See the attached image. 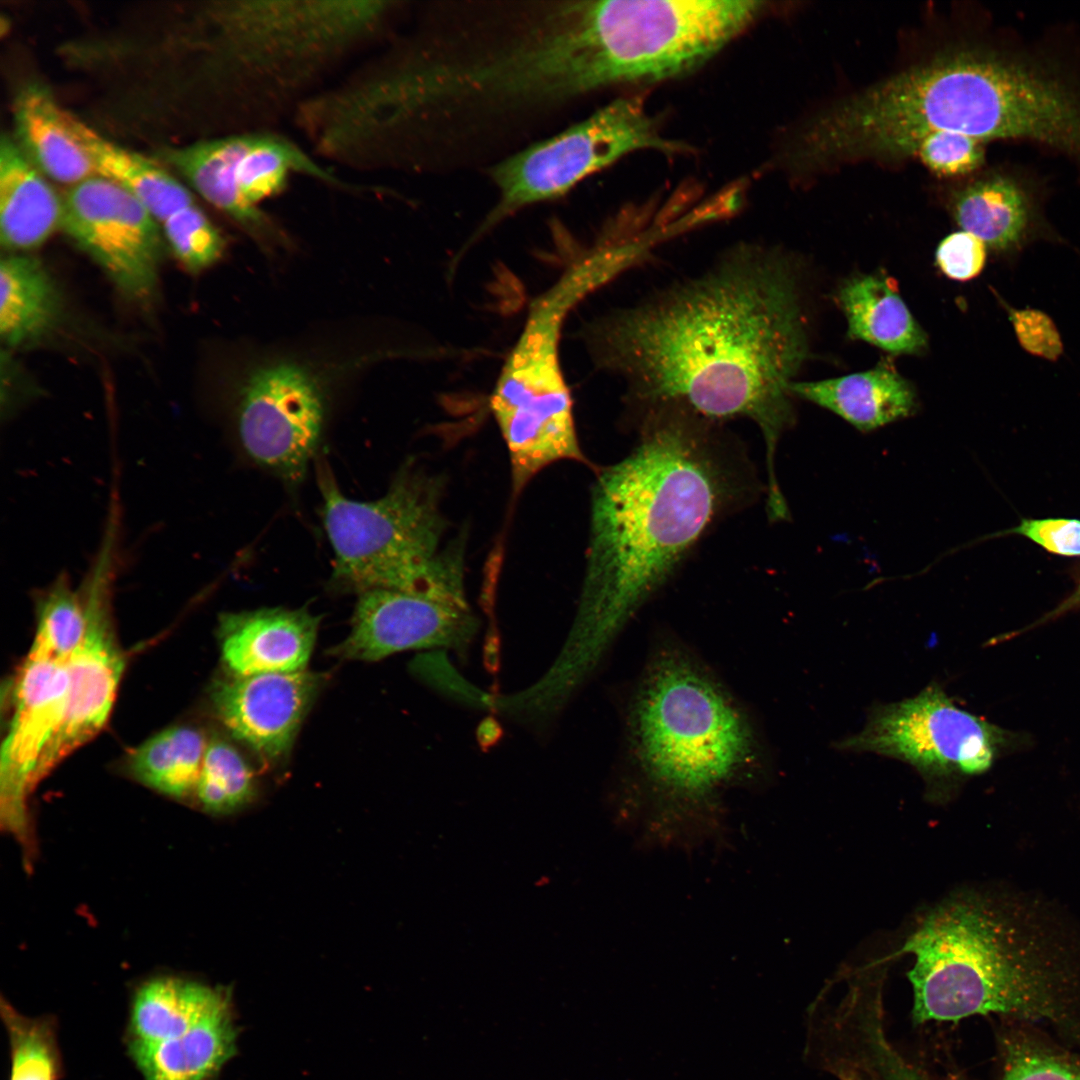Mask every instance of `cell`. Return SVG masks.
<instances>
[{"mask_svg":"<svg viewBox=\"0 0 1080 1080\" xmlns=\"http://www.w3.org/2000/svg\"><path fill=\"white\" fill-rule=\"evenodd\" d=\"M62 196L25 156L14 138L0 142V242L8 251L42 245L61 227Z\"/></svg>","mask_w":1080,"mask_h":1080,"instance_id":"d6986e66","label":"cell"},{"mask_svg":"<svg viewBox=\"0 0 1080 1080\" xmlns=\"http://www.w3.org/2000/svg\"><path fill=\"white\" fill-rule=\"evenodd\" d=\"M207 745L203 734L194 728L166 729L135 749L129 769L136 780L151 789L184 799L194 795Z\"/></svg>","mask_w":1080,"mask_h":1080,"instance_id":"484cf974","label":"cell"},{"mask_svg":"<svg viewBox=\"0 0 1080 1080\" xmlns=\"http://www.w3.org/2000/svg\"><path fill=\"white\" fill-rule=\"evenodd\" d=\"M636 446L591 492L582 614L600 645L678 571L712 526L762 487L742 443L681 406L633 416Z\"/></svg>","mask_w":1080,"mask_h":1080,"instance_id":"7a4b0ae2","label":"cell"},{"mask_svg":"<svg viewBox=\"0 0 1080 1080\" xmlns=\"http://www.w3.org/2000/svg\"><path fill=\"white\" fill-rule=\"evenodd\" d=\"M61 196L65 233L125 296L149 301L158 282L159 223L130 192L99 175Z\"/></svg>","mask_w":1080,"mask_h":1080,"instance_id":"7c38bea8","label":"cell"},{"mask_svg":"<svg viewBox=\"0 0 1080 1080\" xmlns=\"http://www.w3.org/2000/svg\"><path fill=\"white\" fill-rule=\"evenodd\" d=\"M230 999L225 988L178 976L143 982L132 997L126 1031L127 1050L180 1037Z\"/></svg>","mask_w":1080,"mask_h":1080,"instance_id":"44dd1931","label":"cell"},{"mask_svg":"<svg viewBox=\"0 0 1080 1080\" xmlns=\"http://www.w3.org/2000/svg\"><path fill=\"white\" fill-rule=\"evenodd\" d=\"M489 32L441 44L422 32L394 55L385 79L393 115L434 137L466 125L544 109L601 89L590 0L489 9Z\"/></svg>","mask_w":1080,"mask_h":1080,"instance_id":"3957f363","label":"cell"},{"mask_svg":"<svg viewBox=\"0 0 1080 1080\" xmlns=\"http://www.w3.org/2000/svg\"><path fill=\"white\" fill-rule=\"evenodd\" d=\"M987 246L977 236L958 231L944 238L937 247L936 263L950 279L969 281L984 269Z\"/></svg>","mask_w":1080,"mask_h":1080,"instance_id":"e575fe53","label":"cell"},{"mask_svg":"<svg viewBox=\"0 0 1080 1080\" xmlns=\"http://www.w3.org/2000/svg\"><path fill=\"white\" fill-rule=\"evenodd\" d=\"M68 690L66 663L27 655L0 760L1 826L21 847L26 866L36 851L27 800L40 760L64 719Z\"/></svg>","mask_w":1080,"mask_h":1080,"instance_id":"4fadbf2b","label":"cell"},{"mask_svg":"<svg viewBox=\"0 0 1080 1080\" xmlns=\"http://www.w3.org/2000/svg\"><path fill=\"white\" fill-rule=\"evenodd\" d=\"M843 1080H862V1079L860 1077H857V1076H847Z\"/></svg>","mask_w":1080,"mask_h":1080,"instance_id":"8d00e7d4","label":"cell"},{"mask_svg":"<svg viewBox=\"0 0 1080 1080\" xmlns=\"http://www.w3.org/2000/svg\"><path fill=\"white\" fill-rule=\"evenodd\" d=\"M61 298L54 280L36 258L8 255L0 262V336L19 348L46 336L56 325Z\"/></svg>","mask_w":1080,"mask_h":1080,"instance_id":"cb8c5ba5","label":"cell"},{"mask_svg":"<svg viewBox=\"0 0 1080 1080\" xmlns=\"http://www.w3.org/2000/svg\"><path fill=\"white\" fill-rule=\"evenodd\" d=\"M323 392L307 369L292 362L251 370L235 407L238 437L247 455L289 484L300 482L321 442Z\"/></svg>","mask_w":1080,"mask_h":1080,"instance_id":"30bf717a","label":"cell"},{"mask_svg":"<svg viewBox=\"0 0 1080 1080\" xmlns=\"http://www.w3.org/2000/svg\"><path fill=\"white\" fill-rule=\"evenodd\" d=\"M348 636L331 653L376 661L419 648H463L477 630L469 605L405 592L372 589L358 594Z\"/></svg>","mask_w":1080,"mask_h":1080,"instance_id":"5bb4252c","label":"cell"},{"mask_svg":"<svg viewBox=\"0 0 1080 1080\" xmlns=\"http://www.w3.org/2000/svg\"><path fill=\"white\" fill-rule=\"evenodd\" d=\"M77 127L97 175L125 188L159 224L195 203L190 191L151 159L107 140L80 120Z\"/></svg>","mask_w":1080,"mask_h":1080,"instance_id":"d4e9b609","label":"cell"},{"mask_svg":"<svg viewBox=\"0 0 1080 1080\" xmlns=\"http://www.w3.org/2000/svg\"><path fill=\"white\" fill-rule=\"evenodd\" d=\"M791 393L830 410L861 432L911 416L917 408L913 387L888 364L838 378L796 381Z\"/></svg>","mask_w":1080,"mask_h":1080,"instance_id":"ffe728a7","label":"cell"},{"mask_svg":"<svg viewBox=\"0 0 1080 1080\" xmlns=\"http://www.w3.org/2000/svg\"><path fill=\"white\" fill-rule=\"evenodd\" d=\"M323 521L335 555L333 584L358 594L386 589L467 606L463 543L443 545L442 480L407 463L375 501L347 498L317 467Z\"/></svg>","mask_w":1080,"mask_h":1080,"instance_id":"5b68a950","label":"cell"},{"mask_svg":"<svg viewBox=\"0 0 1080 1080\" xmlns=\"http://www.w3.org/2000/svg\"><path fill=\"white\" fill-rule=\"evenodd\" d=\"M37 626L28 655L66 663L80 645L86 614L80 591L65 572L37 598Z\"/></svg>","mask_w":1080,"mask_h":1080,"instance_id":"83f0119b","label":"cell"},{"mask_svg":"<svg viewBox=\"0 0 1080 1080\" xmlns=\"http://www.w3.org/2000/svg\"><path fill=\"white\" fill-rule=\"evenodd\" d=\"M163 154L206 202L267 247L287 237L260 204L285 191L293 177L361 192L280 130L220 134Z\"/></svg>","mask_w":1080,"mask_h":1080,"instance_id":"ba28073f","label":"cell"},{"mask_svg":"<svg viewBox=\"0 0 1080 1080\" xmlns=\"http://www.w3.org/2000/svg\"><path fill=\"white\" fill-rule=\"evenodd\" d=\"M231 998L180 1037L128 1050L144 1080H210L233 1055Z\"/></svg>","mask_w":1080,"mask_h":1080,"instance_id":"603a6c76","label":"cell"},{"mask_svg":"<svg viewBox=\"0 0 1080 1080\" xmlns=\"http://www.w3.org/2000/svg\"><path fill=\"white\" fill-rule=\"evenodd\" d=\"M1002 1080H1080V1068L1028 1040L1006 1046Z\"/></svg>","mask_w":1080,"mask_h":1080,"instance_id":"1f68e13d","label":"cell"},{"mask_svg":"<svg viewBox=\"0 0 1080 1080\" xmlns=\"http://www.w3.org/2000/svg\"><path fill=\"white\" fill-rule=\"evenodd\" d=\"M1079 606H1080V582L1078 583L1075 590L1065 600H1063L1057 607H1055L1052 611H1050L1047 615H1045L1041 620H1039L1038 623H1043V622H1045L1047 620H1050L1052 618H1056V617L1060 616L1061 614L1066 613V612H1068L1070 610H1073V609H1075V608H1077Z\"/></svg>","mask_w":1080,"mask_h":1080,"instance_id":"d590c367","label":"cell"},{"mask_svg":"<svg viewBox=\"0 0 1080 1080\" xmlns=\"http://www.w3.org/2000/svg\"><path fill=\"white\" fill-rule=\"evenodd\" d=\"M646 149L674 154L687 147L662 137L639 98L625 97L506 157L489 170L498 199L467 246L521 209L558 199L586 177Z\"/></svg>","mask_w":1080,"mask_h":1080,"instance_id":"52a82bcc","label":"cell"},{"mask_svg":"<svg viewBox=\"0 0 1080 1080\" xmlns=\"http://www.w3.org/2000/svg\"><path fill=\"white\" fill-rule=\"evenodd\" d=\"M1016 534L1044 550L1066 557L1080 556V520L1074 518L1022 519L1010 529L994 536Z\"/></svg>","mask_w":1080,"mask_h":1080,"instance_id":"836d02e7","label":"cell"},{"mask_svg":"<svg viewBox=\"0 0 1080 1080\" xmlns=\"http://www.w3.org/2000/svg\"><path fill=\"white\" fill-rule=\"evenodd\" d=\"M848 324V336L892 354H919L927 337L901 298L895 283L880 274H860L842 283L837 293Z\"/></svg>","mask_w":1080,"mask_h":1080,"instance_id":"7402d4cb","label":"cell"},{"mask_svg":"<svg viewBox=\"0 0 1080 1080\" xmlns=\"http://www.w3.org/2000/svg\"><path fill=\"white\" fill-rule=\"evenodd\" d=\"M78 120L39 82L26 84L14 99L15 142L45 177L68 187L97 175Z\"/></svg>","mask_w":1080,"mask_h":1080,"instance_id":"ac0fdd59","label":"cell"},{"mask_svg":"<svg viewBox=\"0 0 1080 1080\" xmlns=\"http://www.w3.org/2000/svg\"><path fill=\"white\" fill-rule=\"evenodd\" d=\"M632 732L649 779L686 799L724 786L755 752L751 727L733 699L676 648L649 664L634 701Z\"/></svg>","mask_w":1080,"mask_h":1080,"instance_id":"8992f818","label":"cell"},{"mask_svg":"<svg viewBox=\"0 0 1080 1080\" xmlns=\"http://www.w3.org/2000/svg\"><path fill=\"white\" fill-rule=\"evenodd\" d=\"M807 320L792 258L745 243L700 275L593 321L583 336L597 367L625 381L633 415L677 405L719 424L755 423L767 503L779 506L775 457L795 423L791 386L809 354Z\"/></svg>","mask_w":1080,"mask_h":1080,"instance_id":"6da1fadb","label":"cell"},{"mask_svg":"<svg viewBox=\"0 0 1080 1080\" xmlns=\"http://www.w3.org/2000/svg\"><path fill=\"white\" fill-rule=\"evenodd\" d=\"M117 540L105 536L79 590L86 614L84 637L66 662L67 706L62 724L37 767V785L59 762L92 739L111 713L125 660L111 616Z\"/></svg>","mask_w":1080,"mask_h":1080,"instance_id":"8fae6325","label":"cell"},{"mask_svg":"<svg viewBox=\"0 0 1080 1080\" xmlns=\"http://www.w3.org/2000/svg\"><path fill=\"white\" fill-rule=\"evenodd\" d=\"M1007 733L961 708L937 684L912 698L873 708L864 728L839 749L895 758L915 768L935 795L987 771Z\"/></svg>","mask_w":1080,"mask_h":1080,"instance_id":"9c48e42d","label":"cell"},{"mask_svg":"<svg viewBox=\"0 0 1080 1080\" xmlns=\"http://www.w3.org/2000/svg\"><path fill=\"white\" fill-rule=\"evenodd\" d=\"M254 793V775L238 750L218 738L208 742L194 791L199 806L227 814L247 804Z\"/></svg>","mask_w":1080,"mask_h":1080,"instance_id":"f1b7e54d","label":"cell"},{"mask_svg":"<svg viewBox=\"0 0 1080 1080\" xmlns=\"http://www.w3.org/2000/svg\"><path fill=\"white\" fill-rule=\"evenodd\" d=\"M939 176H963L974 172L984 162L982 142L970 136L933 132L913 146L911 154Z\"/></svg>","mask_w":1080,"mask_h":1080,"instance_id":"4dcf8cb0","label":"cell"},{"mask_svg":"<svg viewBox=\"0 0 1080 1080\" xmlns=\"http://www.w3.org/2000/svg\"><path fill=\"white\" fill-rule=\"evenodd\" d=\"M950 207L963 231L1001 256H1015L1049 232L1031 190L1008 174H990L967 184L954 194Z\"/></svg>","mask_w":1080,"mask_h":1080,"instance_id":"e0dca14e","label":"cell"},{"mask_svg":"<svg viewBox=\"0 0 1080 1080\" xmlns=\"http://www.w3.org/2000/svg\"><path fill=\"white\" fill-rule=\"evenodd\" d=\"M323 682L307 670L248 676L230 674L211 689L215 711L227 729L267 762L290 751Z\"/></svg>","mask_w":1080,"mask_h":1080,"instance_id":"9a60e30c","label":"cell"},{"mask_svg":"<svg viewBox=\"0 0 1080 1080\" xmlns=\"http://www.w3.org/2000/svg\"><path fill=\"white\" fill-rule=\"evenodd\" d=\"M999 302L1007 312L1020 346L1026 352L1045 360H1058L1063 354V342L1048 314L1034 308L1015 309L1000 298Z\"/></svg>","mask_w":1080,"mask_h":1080,"instance_id":"d6a6232c","label":"cell"},{"mask_svg":"<svg viewBox=\"0 0 1080 1080\" xmlns=\"http://www.w3.org/2000/svg\"><path fill=\"white\" fill-rule=\"evenodd\" d=\"M177 259L191 272H200L223 255L225 239L205 212L193 203L161 223Z\"/></svg>","mask_w":1080,"mask_h":1080,"instance_id":"f546056e","label":"cell"},{"mask_svg":"<svg viewBox=\"0 0 1080 1080\" xmlns=\"http://www.w3.org/2000/svg\"><path fill=\"white\" fill-rule=\"evenodd\" d=\"M1000 894L967 891L931 908L903 951L915 1023L1008 1014L1057 1019L1073 952L1041 911Z\"/></svg>","mask_w":1080,"mask_h":1080,"instance_id":"277c9868","label":"cell"},{"mask_svg":"<svg viewBox=\"0 0 1080 1080\" xmlns=\"http://www.w3.org/2000/svg\"><path fill=\"white\" fill-rule=\"evenodd\" d=\"M0 1014L9 1042V1080H60L63 1063L56 1018L26 1016L3 997Z\"/></svg>","mask_w":1080,"mask_h":1080,"instance_id":"4316f807","label":"cell"},{"mask_svg":"<svg viewBox=\"0 0 1080 1080\" xmlns=\"http://www.w3.org/2000/svg\"><path fill=\"white\" fill-rule=\"evenodd\" d=\"M319 620L303 608L225 613L218 628L222 659L239 676L306 670Z\"/></svg>","mask_w":1080,"mask_h":1080,"instance_id":"2e32d148","label":"cell"}]
</instances>
